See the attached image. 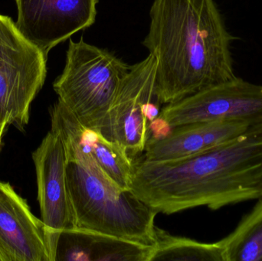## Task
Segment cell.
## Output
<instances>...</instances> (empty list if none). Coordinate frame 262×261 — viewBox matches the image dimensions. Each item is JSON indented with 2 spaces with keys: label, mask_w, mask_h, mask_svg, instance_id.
<instances>
[{
  "label": "cell",
  "mask_w": 262,
  "mask_h": 261,
  "mask_svg": "<svg viewBox=\"0 0 262 261\" xmlns=\"http://www.w3.org/2000/svg\"><path fill=\"white\" fill-rule=\"evenodd\" d=\"M130 191L158 213L220 209L262 198V122L221 147L177 160L134 161Z\"/></svg>",
  "instance_id": "6da1fadb"
},
{
  "label": "cell",
  "mask_w": 262,
  "mask_h": 261,
  "mask_svg": "<svg viewBox=\"0 0 262 261\" xmlns=\"http://www.w3.org/2000/svg\"><path fill=\"white\" fill-rule=\"evenodd\" d=\"M143 44L155 58L156 95L169 104L235 78L228 32L214 0H154Z\"/></svg>",
  "instance_id": "7a4b0ae2"
},
{
  "label": "cell",
  "mask_w": 262,
  "mask_h": 261,
  "mask_svg": "<svg viewBox=\"0 0 262 261\" xmlns=\"http://www.w3.org/2000/svg\"><path fill=\"white\" fill-rule=\"evenodd\" d=\"M66 149V179L74 228L141 245H156L155 210L112 181L92 156Z\"/></svg>",
  "instance_id": "3957f363"
},
{
  "label": "cell",
  "mask_w": 262,
  "mask_h": 261,
  "mask_svg": "<svg viewBox=\"0 0 262 261\" xmlns=\"http://www.w3.org/2000/svg\"><path fill=\"white\" fill-rule=\"evenodd\" d=\"M130 67L83 38L70 39L64 70L53 88L58 101L83 125L111 139L109 113Z\"/></svg>",
  "instance_id": "277c9868"
},
{
  "label": "cell",
  "mask_w": 262,
  "mask_h": 261,
  "mask_svg": "<svg viewBox=\"0 0 262 261\" xmlns=\"http://www.w3.org/2000/svg\"><path fill=\"white\" fill-rule=\"evenodd\" d=\"M48 57L0 14V117L24 130L46 78Z\"/></svg>",
  "instance_id": "5b68a950"
},
{
  "label": "cell",
  "mask_w": 262,
  "mask_h": 261,
  "mask_svg": "<svg viewBox=\"0 0 262 261\" xmlns=\"http://www.w3.org/2000/svg\"><path fill=\"white\" fill-rule=\"evenodd\" d=\"M171 127L206 121L262 122V85L235 77L167 104L159 116Z\"/></svg>",
  "instance_id": "8992f818"
},
{
  "label": "cell",
  "mask_w": 262,
  "mask_h": 261,
  "mask_svg": "<svg viewBox=\"0 0 262 261\" xmlns=\"http://www.w3.org/2000/svg\"><path fill=\"white\" fill-rule=\"evenodd\" d=\"M155 58L149 54L130 66L118 89L109 113L111 139L133 160L144 152L149 137L147 110L156 95Z\"/></svg>",
  "instance_id": "52a82bcc"
},
{
  "label": "cell",
  "mask_w": 262,
  "mask_h": 261,
  "mask_svg": "<svg viewBox=\"0 0 262 261\" xmlns=\"http://www.w3.org/2000/svg\"><path fill=\"white\" fill-rule=\"evenodd\" d=\"M38 200L51 261H55L60 234L74 228L66 179V149L58 133L50 130L32 153Z\"/></svg>",
  "instance_id": "ba28073f"
},
{
  "label": "cell",
  "mask_w": 262,
  "mask_h": 261,
  "mask_svg": "<svg viewBox=\"0 0 262 261\" xmlns=\"http://www.w3.org/2000/svg\"><path fill=\"white\" fill-rule=\"evenodd\" d=\"M20 33L46 56L57 44L94 24L98 0H15Z\"/></svg>",
  "instance_id": "9c48e42d"
},
{
  "label": "cell",
  "mask_w": 262,
  "mask_h": 261,
  "mask_svg": "<svg viewBox=\"0 0 262 261\" xmlns=\"http://www.w3.org/2000/svg\"><path fill=\"white\" fill-rule=\"evenodd\" d=\"M0 261H51L42 221L10 184L0 182Z\"/></svg>",
  "instance_id": "30bf717a"
},
{
  "label": "cell",
  "mask_w": 262,
  "mask_h": 261,
  "mask_svg": "<svg viewBox=\"0 0 262 261\" xmlns=\"http://www.w3.org/2000/svg\"><path fill=\"white\" fill-rule=\"evenodd\" d=\"M51 130L66 147L92 156L101 170L123 190L130 191L134 160L117 143L83 125L60 101L50 109Z\"/></svg>",
  "instance_id": "8fae6325"
},
{
  "label": "cell",
  "mask_w": 262,
  "mask_h": 261,
  "mask_svg": "<svg viewBox=\"0 0 262 261\" xmlns=\"http://www.w3.org/2000/svg\"><path fill=\"white\" fill-rule=\"evenodd\" d=\"M257 124L259 123L206 121L172 127L163 137H149L142 158L164 162L195 156L236 139Z\"/></svg>",
  "instance_id": "7c38bea8"
},
{
  "label": "cell",
  "mask_w": 262,
  "mask_h": 261,
  "mask_svg": "<svg viewBox=\"0 0 262 261\" xmlns=\"http://www.w3.org/2000/svg\"><path fill=\"white\" fill-rule=\"evenodd\" d=\"M154 246L73 228L62 231L55 261H150Z\"/></svg>",
  "instance_id": "4fadbf2b"
},
{
  "label": "cell",
  "mask_w": 262,
  "mask_h": 261,
  "mask_svg": "<svg viewBox=\"0 0 262 261\" xmlns=\"http://www.w3.org/2000/svg\"><path fill=\"white\" fill-rule=\"evenodd\" d=\"M225 261H262V198L222 240Z\"/></svg>",
  "instance_id": "5bb4252c"
},
{
  "label": "cell",
  "mask_w": 262,
  "mask_h": 261,
  "mask_svg": "<svg viewBox=\"0 0 262 261\" xmlns=\"http://www.w3.org/2000/svg\"><path fill=\"white\" fill-rule=\"evenodd\" d=\"M156 245L150 261H225L220 242L203 243L171 235L156 226Z\"/></svg>",
  "instance_id": "9a60e30c"
},
{
  "label": "cell",
  "mask_w": 262,
  "mask_h": 261,
  "mask_svg": "<svg viewBox=\"0 0 262 261\" xmlns=\"http://www.w3.org/2000/svg\"><path fill=\"white\" fill-rule=\"evenodd\" d=\"M8 125H9L8 123L0 117V149H1L2 139H3V134H4L5 130H6Z\"/></svg>",
  "instance_id": "2e32d148"
}]
</instances>
